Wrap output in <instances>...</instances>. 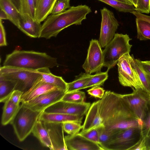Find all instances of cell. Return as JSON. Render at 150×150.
I'll list each match as a JSON object with an SVG mask.
<instances>
[{
    "label": "cell",
    "mask_w": 150,
    "mask_h": 150,
    "mask_svg": "<svg viewBox=\"0 0 150 150\" xmlns=\"http://www.w3.org/2000/svg\"><path fill=\"white\" fill-rule=\"evenodd\" d=\"M80 133L102 125L117 132L133 127H141L142 122L134 113L122 95L111 91L93 102L86 114Z\"/></svg>",
    "instance_id": "6da1fadb"
},
{
    "label": "cell",
    "mask_w": 150,
    "mask_h": 150,
    "mask_svg": "<svg viewBox=\"0 0 150 150\" xmlns=\"http://www.w3.org/2000/svg\"><path fill=\"white\" fill-rule=\"evenodd\" d=\"M91 12L86 5L70 6L61 13L48 16L42 25L39 38L50 39L56 37L64 29L72 25H80Z\"/></svg>",
    "instance_id": "7a4b0ae2"
},
{
    "label": "cell",
    "mask_w": 150,
    "mask_h": 150,
    "mask_svg": "<svg viewBox=\"0 0 150 150\" xmlns=\"http://www.w3.org/2000/svg\"><path fill=\"white\" fill-rule=\"evenodd\" d=\"M58 65L56 58L45 53L15 50L7 55L3 66L36 71Z\"/></svg>",
    "instance_id": "3957f363"
},
{
    "label": "cell",
    "mask_w": 150,
    "mask_h": 150,
    "mask_svg": "<svg viewBox=\"0 0 150 150\" xmlns=\"http://www.w3.org/2000/svg\"><path fill=\"white\" fill-rule=\"evenodd\" d=\"M131 40L127 34L115 33L105 47L103 51V67H107V71L114 67L123 55L129 53L132 45L129 41Z\"/></svg>",
    "instance_id": "277c9868"
},
{
    "label": "cell",
    "mask_w": 150,
    "mask_h": 150,
    "mask_svg": "<svg viewBox=\"0 0 150 150\" xmlns=\"http://www.w3.org/2000/svg\"><path fill=\"white\" fill-rule=\"evenodd\" d=\"M21 103L18 112L10 123L17 137L21 142L24 141L32 133L42 112L33 110Z\"/></svg>",
    "instance_id": "5b68a950"
},
{
    "label": "cell",
    "mask_w": 150,
    "mask_h": 150,
    "mask_svg": "<svg viewBox=\"0 0 150 150\" xmlns=\"http://www.w3.org/2000/svg\"><path fill=\"white\" fill-rule=\"evenodd\" d=\"M0 76L17 82L15 90L24 93L29 90L41 77L37 70L3 66L0 67Z\"/></svg>",
    "instance_id": "8992f818"
},
{
    "label": "cell",
    "mask_w": 150,
    "mask_h": 150,
    "mask_svg": "<svg viewBox=\"0 0 150 150\" xmlns=\"http://www.w3.org/2000/svg\"><path fill=\"white\" fill-rule=\"evenodd\" d=\"M141 127H133L115 133L105 150H129L143 137Z\"/></svg>",
    "instance_id": "52a82bcc"
},
{
    "label": "cell",
    "mask_w": 150,
    "mask_h": 150,
    "mask_svg": "<svg viewBox=\"0 0 150 150\" xmlns=\"http://www.w3.org/2000/svg\"><path fill=\"white\" fill-rule=\"evenodd\" d=\"M132 58L129 53H127L122 56L117 62L119 81L124 86L143 89L138 75L131 65Z\"/></svg>",
    "instance_id": "ba28073f"
},
{
    "label": "cell",
    "mask_w": 150,
    "mask_h": 150,
    "mask_svg": "<svg viewBox=\"0 0 150 150\" xmlns=\"http://www.w3.org/2000/svg\"><path fill=\"white\" fill-rule=\"evenodd\" d=\"M100 12L102 18L98 42L101 47H104L114 38L119 24L112 11L104 7Z\"/></svg>",
    "instance_id": "9c48e42d"
},
{
    "label": "cell",
    "mask_w": 150,
    "mask_h": 150,
    "mask_svg": "<svg viewBox=\"0 0 150 150\" xmlns=\"http://www.w3.org/2000/svg\"><path fill=\"white\" fill-rule=\"evenodd\" d=\"M133 92L122 95L134 115L141 120L144 111L150 102V94L141 88H132Z\"/></svg>",
    "instance_id": "30bf717a"
},
{
    "label": "cell",
    "mask_w": 150,
    "mask_h": 150,
    "mask_svg": "<svg viewBox=\"0 0 150 150\" xmlns=\"http://www.w3.org/2000/svg\"><path fill=\"white\" fill-rule=\"evenodd\" d=\"M98 41H90L86 59L82 65L86 72L91 74L101 71L104 65L103 51Z\"/></svg>",
    "instance_id": "8fae6325"
},
{
    "label": "cell",
    "mask_w": 150,
    "mask_h": 150,
    "mask_svg": "<svg viewBox=\"0 0 150 150\" xmlns=\"http://www.w3.org/2000/svg\"><path fill=\"white\" fill-rule=\"evenodd\" d=\"M66 91L57 89L45 93L29 101L21 103L34 111L42 112L48 107L62 100Z\"/></svg>",
    "instance_id": "7c38bea8"
},
{
    "label": "cell",
    "mask_w": 150,
    "mask_h": 150,
    "mask_svg": "<svg viewBox=\"0 0 150 150\" xmlns=\"http://www.w3.org/2000/svg\"><path fill=\"white\" fill-rule=\"evenodd\" d=\"M91 104L84 102L74 103L61 100L48 107L43 111L75 115H84L87 112Z\"/></svg>",
    "instance_id": "4fadbf2b"
},
{
    "label": "cell",
    "mask_w": 150,
    "mask_h": 150,
    "mask_svg": "<svg viewBox=\"0 0 150 150\" xmlns=\"http://www.w3.org/2000/svg\"><path fill=\"white\" fill-rule=\"evenodd\" d=\"M42 122L49 133L52 150H67L65 141L63 123Z\"/></svg>",
    "instance_id": "5bb4252c"
},
{
    "label": "cell",
    "mask_w": 150,
    "mask_h": 150,
    "mask_svg": "<svg viewBox=\"0 0 150 150\" xmlns=\"http://www.w3.org/2000/svg\"><path fill=\"white\" fill-rule=\"evenodd\" d=\"M67 150H103L98 144L78 134L65 136Z\"/></svg>",
    "instance_id": "9a60e30c"
},
{
    "label": "cell",
    "mask_w": 150,
    "mask_h": 150,
    "mask_svg": "<svg viewBox=\"0 0 150 150\" xmlns=\"http://www.w3.org/2000/svg\"><path fill=\"white\" fill-rule=\"evenodd\" d=\"M42 25L29 14H20L17 28L28 36L33 38H39Z\"/></svg>",
    "instance_id": "2e32d148"
},
{
    "label": "cell",
    "mask_w": 150,
    "mask_h": 150,
    "mask_svg": "<svg viewBox=\"0 0 150 150\" xmlns=\"http://www.w3.org/2000/svg\"><path fill=\"white\" fill-rule=\"evenodd\" d=\"M39 80L29 90L24 93L22 96L21 103L29 101L51 91L60 89L54 85L41 82Z\"/></svg>",
    "instance_id": "e0dca14e"
},
{
    "label": "cell",
    "mask_w": 150,
    "mask_h": 150,
    "mask_svg": "<svg viewBox=\"0 0 150 150\" xmlns=\"http://www.w3.org/2000/svg\"><path fill=\"white\" fill-rule=\"evenodd\" d=\"M84 115H75L59 113H47L43 111L38 120L49 122L63 123L71 121L81 124Z\"/></svg>",
    "instance_id": "ac0fdd59"
},
{
    "label": "cell",
    "mask_w": 150,
    "mask_h": 150,
    "mask_svg": "<svg viewBox=\"0 0 150 150\" xmlns=\"http://www.w3.org/2000/svg\"><path fill=\"white\" fill-rule=\"evenodd\" d=\"M49 68H44L37 70L41 75L40 81L54 85L60 89L66 92L67 83L62 77L57 76L52 74Z\"/></svg>",
    "instance_id": "d6986e66"
},
{
    "label": "cell",
    "mask_w": 150,
    "mask_h": 150,
    "mask_svg": "<svg viewBox=\"0 0 150 150\" xmlns=\"http://www.w3.org/2000/svg\"><path fill=\"white\" fill-rule=\"evenodd\" d=\"M57 0H39L35 7V19L41 22L51 14Z\"/></svg>",
    "instance_id": "ffe728a7"
},
{
    "label": "cell",
    "mask_w": 150,
    "mask_h": 150,
    "mask_svg": "<svg viewBox=\"0 0 150 150\" xmlns=\"http://www.w3.org/2000/svg\"><path fill=\"white\" fill-rule=\"evenodd\" d=\"M131 56V65L138 75L143 89L150 94V74L144 70L141 64L140 60L134 59L133 55Z\"/></svg>",
    "instance_id": "44dd1931"
},
{
    "label": "cell",
    "mask_w": 150,
    "mask_h": 150,
    "mask_svg": "<svg viewBox=\"0 0 150 150\" xmlns=\"http://www.w3.org/2000/svg\"><path fill=\"white\" fill-rule=\"evenodd\" d=\"M8 99L5 102L3 108L1 123L3 125L11 123L15 117L20 107Z\"/></svg>",
    "instance_id": "7402d4cb"
},
{
    "label": "cell",
    "mask_w": 150,
    "mask_h": 150,
    "mask_svg": "<svg viewBox=\"0 0 150 150\" xmlns=\"http://www.w3.org/2000/svg\"><path fill=\"white\" fill-rule=\"evenodd\" d=\"M32 133L43 146L52 150V146L49 133L41 121L38 120Z\"/></svg>",
    "instance_id": "603a6c76"
},
{
    "label": "cell",
    "mask_w": 150,
    "mask_h": 150,
    "mask_svg": "<svg viewBox=\"0 0 150 150\" xmlns=\"http://www.w3.org/2000/svg\"><path fill=\"white\" fill-rule=\"evenodd\" d=\"M0 8L6 13L8 20L17 27L20 13L11 0H0Z\"/></svg>",
    "instance_id": "cb8c5ba5"
},
{
    "label": "cell",
    "mask_w": 150,
    "mask_h": 150,
    "mask_svg": "<svg viewBox=\"0 0 150 150\" xmlns=\"http://www.w3.org/2000/svg\"><path fill=\"white\" fill-rule=\"evenodd\" d=\"M17 82L0 76V102L4 103L15 90Z\"/></svg>",
    "instance_id": "d4e9b609"
},
{
    "label": "cell",
    "mask_w": 150,
    "mask_h": 150,
    "mask_svg": "<svg viewBox=\"0 0 150 150\" xmlns=\"http://www.w3.org/2000/svg\"><path fill=\"white\" fill-rule=\"evenodd\" d=\"M93 75L87 73H81L75 76L73 81L67 83L66 92L82 89L91 80Z\"/></svg>",
    "instance_id": "484cf974"
},
{
    "label": "cell",
    "mask_w": 150,
    "mask_h": 150,
    "mask_svg": "<svg viewBox=\"0 0 150 150\" xmlns=\"http://www.w3.org/2000/svg\"><path fill=\"white\" fill-rule=\"evenodd\" d=\"M137 38L140 40H150V23L136 18Z\"/></svg>",
    "instance_id": "4316f807"
},
{
    "label": "cell",
    "mask_w": 150,
    "mask_h": 150,
    "mask_svg": "<svg viewBox=\"0 0 150 150\" xmlns=\"http://www.w3.org/2000/svg\"><path fill=\"white\" fill-rule=\"evenodd\" d=\"M104 3L115 8L118 11L132 13L136 11L135 7L133 5L115 0H98Z\"/></svg>",
    "instance_id": "83f0119b"
},
{
    "label": "cell",
    "mask_w": 150,
    "mask_h": 150,
    "mask_svg": "<svg viewBox=\"0 0 150 150\" xmlns=\"http://www.w3.org/2000/svg\"><path fill=\"white\" fill-rule=\"evenodd\" d=\"M86 97L85 92L79 90L66 92L62 100L74 103L84 102Z\"/></svg>",
    "instance_id": "f1b7e54d"
},
{
    "label": "cell",
    "mask_w": 150,
    "mask_h": 150,
    "mask_svg": "<svg viewBox=\"0 0 150 150\" xmlns=\"http://www.w3.org/2000/svg\"><path fill=\"white\" fill-rule=\"evenodd\" d=\"M108 71L105 72L99 71L93 75L88 82L83 88L84 89L95 86L103 85L108 77Z\"/></svg>",
    "instance_id": "f546056e"
},
{
    "label": "cell",
    "mask_w": 150,
    "mask_h": 150,
    "mask_svg": "<svg viewBox=\"0 0 150 150\" xmlns=\"http://www.w3.org/2000/svg\"><path fill=\"white\" fill-rule=\"evenodd\" d=\"M96 128L98 131L100 146L103 150H105L107 145L113 134L117 132L107 129L102 125H100Z\"/></svg>",
    "instance_id": "4dcf8cb0"
},
{
    "label": "cell",
    "mask_w": 150,
    "mask_h": 150,
    "mask_svg": "<svg viewBox=\"0 0 150 150\" xmlns=\"http://www.w3.org/2000/svg\"><path fill=\"white\" fill-rule=\"evenodd\" d=\"M141 120V129L143 136L148 137L150 136V102L144 112Z\"/></svg>",
    "instance_id": "1f68e13d"
},
{
    "label": "cell",
    "mask_w": 150,
    "mask_h": 150,
    "mask_svg": "<svg viewBox=\"0 0 150 150\" xmlns=\"http://www.w3.org/2000/svg\"><path fill=\"white\" fill-rule=\"evenodd\" d=\"M19 0L20 5V13L28 14L35 19V7L34 0Z\"/></svg>",
    "instance_id": "d6a6232c"
},
{
    "label": "cell",
    "mask_w": 150,
    "mask_h": 150,
    "mask_svg": "<svg viewBox=\"0 0 150 150\" xmlns=\"http://www.w3.org/2000/svg\"><path fill=\"white\" fill-rule=\"evenodd\" d=\"M64 131L69 135H74L79 133L82 129L83 126L78 123L68 121L63 123Z\"/></svg>",
    "instance_id": "836d02e7"
},
{
    "label": "cell",
    "mask_w": 150,
    "mask_h": 150,
    "mask_svg": "<svg viewBox=\"0 0 150 150\" xmlns=\"http://www.w3.org/2000/svg\"><path fill=\"white\" fill-rule=\"evenodd\" d=\"M70 0H57L51 14H56L64 11L70 7Z\"/></svg>",
    "instance_id": "e575fe53"
},
{
    "label": "cell",
    "mask_w": 150,
    "mask_h": 150,
    "mask_svg": "<svg viewBox=\"0 0 150 150\" xmlns=\"http://www.w3.org/2000/svg\"><path fill=\"white\" fill-rule=\"evenodd\" d=\"M79 133L91 141L100 146V144L98 133L96 128L93 129L85 132Z\"/></svg>",
    "instance_id": "d590c367"
},
{
    "label": "cell",
    "mask_w": 150,
    "mask_h": 150,
    "mask_svg": "<svg viewBox=\"0 0 150 150\" xmlns=\"http://www.w3.org/2000/svg\"><path fill=\"white\" fill-rule=\"evenodd\" d=\"M136 11L148 14L150 12V0H138Z\"/></svg>",
    "instance_id": "8d00e7d4"
},
{
    "label": "cell",
    "mask_w": 150,
    "mask_h": 150,
    "mask_svg": "<svg viewBox=\"0 0 150 150\" xmlns=\"http://www.w3.org/2000/svg\"><path fill=\"white\" fill-rule=\"evenodd\" d=\"M105 90L100 86H95L87 91L90 96L95 98H102L104 96Z\"/></svg>",
    "instance_id": "74e56055"
},
{
    "label": "cell",
    "mask_w": 150,
    "mask_h": 150,
    "mask_svg": "<svg viewBox=\"0 0 150 150\" xmlns=\"http://www.w3.org/2000/svg\"><path fill=\"white\" fill-rule=\"evenodd\" d=\"M24 92L18 90H15L11 94L9 98L14 104L19 105L21 103L22 96Z\"/></svg>",
    "instance_id": "f35d334b"
},
{
    "label": "cell",
    "mask_w": 150,
    "mask_h": 150,
    "mask_svg": "<svg viewBox=\"0 0 150 150\" xmlns=\"http://www.w3.org/2000/svg\"><path fill=\"white\" fill-rule=\"evenodd\" d=\"M129 150H148L146 137L143 136Z\"/></svg>",
    "instance_id": "ab89813d"
},
{
    "label": "cell",
    "mask_w": 150,
    "mask_h": 150,
    "mask_svg": "<svg viewBox=\"0 0 150 150\" xmlns=\"http://www.w3.org/2000/svg\"><path fill=\"white\" fill-rule=\"evenodd\" d=\"M7 45L5 29L2 20H0V46H6Z\"/></svg>",
    "instance_id": "60d3db41"
},
{
    "label": "cell",
    "mask_w": 150,
    "mask_h": 150,
    "mask_svg": "<svg viewBox=\"0 0 150 150\" xmlns=\"http://www.w3.org/2000/svg\"><path fill=\"white\" fill-rule=\"evenodd\" d=\"M133 14L136 18L146 21L150 23V16L147 15L137 11L132 12Z\"/></svg>",
    "instance_id": "b9f144b4"
},
{
    "label": "cell",
    "mask_w": 150,
    "mask_h": 150,
    "mask_svg": "<svg viewBox=\"0 0 150 150\" xmlns=\"http://www.w3.org/2000/svg\"><path fill=\"white\" fill-rule=\"evenodd\" d=\"M140 63L144 70L150 74V61H140Z\"/></svg>",
    "instance_id": "7bdbcfd3"
},
{
    "label": "cell",
    "mask_w": 150,
    "mask_h": 150,
    "mask_svg": "<svg viewBox=\"0 0 150 150\" xmlns=\"http://www.w3.org/2000/svg\"><path fill=\"white\" fill-rule=\"evenodd\" d=\"M8 19V16L6 13L3 10L0 9V20Z\"/></svg>",
    "instance_id": "ee69618b"
},
{
    "label": "cell",
    "mask_w": 150,
    "mask_h": 150,
    "mask_svg": "<svg viewBox=\"0 0 150 150\" xmlns=\"http://www.w3.org/2000/svg\"><path fill=\"white\" fill-rule=\"evenodd\" d=\"M15 5L17 10L19 12L20 8V5L19 0H11Z\"/></svg>",
    "instance_id": "f6af8a7d"
},
{
    "label": "cell",
    "mask_w": 150,
    "mask_h": 150,
    "mask_svg": "<svg viewBox=\"0 0 150 150\" xmlns=\"http://www.w3.org/2000/svg\"><path fill=\"white\" fill-rule=\"evenodd\" d=\"M133 5L136 8L137 5L138 0H132Z\"/></svg>",
    "instance_id": "bcb514c9"
},
{
    "label": "cell",
    "mask_w": 150,
    "mask_h": 150,
    "mask_svg": "<svg viewBox=\"0 0 150 150\" xmlns=\"http://www.w3.org/2000/svg\"><path fill=\"white\" fill-rule=\"evenodd\" d=\"M39 0H34L35 7H36V6L37 5V4Z\"/></svg>",
    "instance_id": "7dc6e473"
},
{
    "label": "cell",
    "mask_w": 150,
    "mask_h": 150,
    "mask_svg": "<svg viewBox=\"0 0 150 150\" xmlns=\"http://www.w3.org/2000/svg\"><path fill=\"white\" fill-rule=\"evenodd\" d=\"M132 1V0H131Z\"/></svg>",
    "instance_id": "c3c4849f"
}]
</instances>
